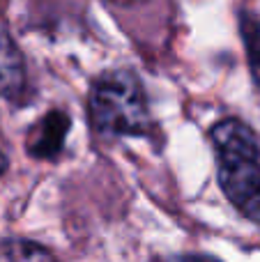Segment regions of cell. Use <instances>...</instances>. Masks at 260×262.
Wrapping results in <instances>:
<instances>
[{"label":"cell","instance_id":"obj_1","mask_svg":"<svg viewBox=\"0 0 260 262\" xmlns=\"http://www.w3.org/2000/svg\"><path fill=\"white\" fill-rule=\"evenodd\" d=\"M219 184L228 203L249 221L260 223V143L244 120L226 118L210 131Z\"/></svg>","mask_w":260,"mask_h":262},{"label":"cell","instance_id":"obj_2","mask_svg":"<svg viewBox=\"0 0 260 262\" xmlns=\"http://www.w3.org/2000/svg\"><path fill=\"white\" fill-rule=\"evenodd\" d=\"M88 111L92 127L106 136H143L152 127L145 90L127 69L106 72L92 83Z\"/></svg>","mask_w":260,"mask_h":262},{"label":"cell","instance_id":"obj_3","mask_svg":"<svg viewBox=\"0 0 260 262\" xmlns=\"http://www.w3.org/2000/svg\"><path fill=\"white\" fill-rule=\"evenodd\" d=\"M69 131V118L62 111H51L39 122L32 124L28 134V152L35 159H55L62 152L64 138Z\"/></svg>","mask_w":260,"mask_h":262},{"label":"cell","instance_id":"obj_4","mask_svg":"<svg viewBox=\"0 0 260 262\" xmlns=\"http://www.w3.org/2000/svg\"><path fill=\"white\" fill-rule=\"evenodd\" d=\"M23 90H26V62L18 46L0 23V97L16 99L23 95Z\"/></svg>","mask_w":260,"mask_h":262},{"label":"cell","instance_id":"obj_5","mask_svg":"<svg viewBox=\"0 0 260 262\" xmlns=\"http://www.w3.org/2000/svg\"><path fill=\"white\" fill-rule=\"evenodd\" d=\"M0 262H55V255L30 239H3Z\"/></svg>","mask_w":260,"mask_h":262},{"label":"cell","instance_id":"obj_6","mask_svg":"<svg viewBox=\"0 0 260 262\" xmlns=\"http://www.w3.org/2000/svg\"><path fill=\"white\" fill-rule=\"evenodd\" d=\"M240 32H242V41L244 49H247V60L253 83L260 90V21L247 9H242V14H240Z\"/></svg>","mask_w":260,"mask_h":262},{"label":"cell","instance_id":"obj_7","mask_svg":"<svg viewBox=\"0 0 260 262\" xmlns=\"http://www.w3.org/2000/svg\"><path fill=\"white\" fill-rule=\"evenodd\" d=\"M168 262H219L216 258H210V255H175Z\"/></svg>","mask_w":260,"mask_h":262}]
</instances>
